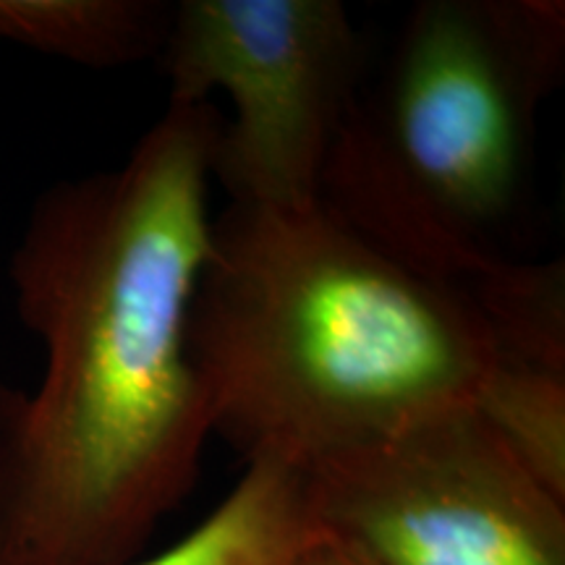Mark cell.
Listing matches in <instances>:
<instances>
[{"label": "cell", "instance_id": "1", "mask_svg": "<svg viewBox=\"0 0 565 565\" xmlns=\"http://www.w3.org/2000/svg\"><path fill=\"white\" fill-rule=\"evenodd\" d=\"M221 118L173 105L121 168L42 196L13 254L45 372L0 391V565H126L212 437L189 353Z\"/></svg>", "mask_w": 565, "mask_h": 565}, {"label": "cell", "instance_id": "2", "mask_svg": "<svg viewBox=\"0 0 565 565\" xmlns=\"http://www.w3.org/2000/svg\"><path fill=\"white\" fill-rule=\"evenodd\" d=\"M189 353L212 435L246 463L296 471L477 404L498 366L461 286L398 263L320 202H231L212 221Z\"/></svg>", "mask_w": 565, "mask_h": 565}, {"label": "cell", "instance_id": "3", "mask_svg": "<svg viewBox=\"0 0 565 565\" xmlns=\"http://www.w3.org/2000/svg\"><path fill=\"white\" fill-rule=\"evenodd\" d=\"M563 66L561 0H424L383 84L345 116L320 204L412 270L466 286L508 259L536 110Z\"/></svg>", "mask_w": 565, "mask_h": 565}, {"label": "cell", "instance_id": "4", "mask_svg": "<svg viewBox=\"0 0 565 565\" xmlns=\"http://www.w3.org/2000/svg\"><path fill=\"white\" fill-rule=\"evenodd\" d=\"M173 105L228 95L212 179L231 202L303 210L359 97L362 42L338 0H181L158 55Z\"/></svg>", "mask_w": 565, "mask_h": 565}, {"label": "cell", "instance_id": "5", "mask_svg": "<svg viewBox=\"0 0 565 565\" xmlns=\"http://www.w3.org/2000/svg\"><path fill=\"white\" fill-rule=\"evenodd\" d=\"M315 521L377 565H565V500L477 404L299 471Z\"/></svg>", "mask_w": 565, "mask_h": 565}, {"label": "cell", "instance_id": "6", "mask_svg": "<svg viewBox=\"0 0 565 565\" xmlns=\"http://www.w3.org/2000/svg\"><path fill=\"white\" fill-rule=\"evenodd\" d=\"M317 529L299 471L252 461L200 526L160 555L126 565H288Z\"/></svg>", "mask_w": 565, "mask_h": 565}, {"label": "cell", "instance_id": "7", "mask_svg": "<svg viewBox=\"0 0 565 565\" xmlns=\"http://www.w3.org/2000/svg\"><path fill=\"white\" fill-rule=\"evenodd\" d=\"M173 6L160 0H0V38L89 66L158 58Z\"/></svg>", "mask_w": 565, "mask_h": 565}, {"label": "cell", "instance_id": "8", "mask_svg": "<svg viewBox=\"0 0 565 565\" xmlns=\"http://www.w3.org/2000/svg\"><path fill=\"white\" fill-rule=\"evenodd\" d=\"M490 330L498 362L565 372L563 263H503L461 286Z\"/></svg>", "mask_w": 565, "mask_h": 565}, {"label": "cell", "instance_id": "9", "mask_svg": "<svg viewBox=\"0 0 565 565\" xmlns=\"http://www.w3.org/2000/svg\"><path fill=\"white\" fill-rule=\"evenodd\" d=\"M477 408L511 454L565 500V372L498 362Z\"/></svg>", "mask_w": 565, "mask_h": 565}, {"label": "cell", "instance_id": "10", "mask_svg": "<svg viewBox=\"0 0 565 565\" xmlns=\"http://www.w3.org/2000/svg\"><path fill=\"white\" fill-rule=\"evenodd\" d=\"M288 565H377L372 557H366L356 545L338 536L328 529H317L307 542L299 547V553L291 557Z\"/></svg>", "mask_w": 565, "mask_h": 565}]
</instances>
